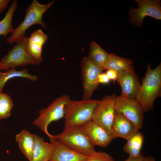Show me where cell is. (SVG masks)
<instances>
[{
	"label": "cell",
	"instance_id": "obj_1",
	"mask_svg": "<svg viewBox=\"0 0 161 161\" xmlns=\"http://www.w3.org/2000/svg\"><path fill=\"white\" fill-rule=\"evenodd\" d=\"M161 95V64L152 69L149 63L136 99L144 112L153 109L154 101Z\"/></svg>",
	"mask_w": 161,
	"mask_h": 161
},
{
	"label": "cell",
	"instance_id": "obj_2",
	"mask_svg": "<svg viewBox=\"0 0 161 161\" xmlns=\"http://www.w3.org/2000/svg\"><path fill=\"white\" fill-rule=\"evenodd\" d=\"M99 100L91 99L78 101L70 99L65 108L64 129L82 126L92 120L94 110Z\"/></svg>",
	"mask_w": 161,
	"mask_h": 161
},
{
	"label": "cell",
	"instance_id": "obj_3",
	"mask_svg": "<svg viewBox=\"0 0 161 161\" xmlns=\"http://www.w3.org/2000/svg\"><path fill=\"white\" fill-rule=\"evenodd\" d=\"M54 3L53 0L48 4H39L36 0H33L26 10L24 20L18 27L14 28L11 35L7 38V42L11 44L23 39L25 37L27 29L34 24H39L45 29L46 24L42 21L43 14Z\"/></svg>",
	"mask_w": 161,
	"mask_h": 161
},
{
	"label": "cell",
	"instance_id": "obj_4",
	"mask_svg": "<svg viewBox=\"0 0 161 161\" xmlns=\"http://www.w3.org/2000/svg\"><path fill=\"white\" fill-rule=\"evenodd\" d=\"M53 136L61 143L79 153L90 156L96 151L82 126L64 129L61 133Z\"/></svg>",
	"mask_w": 161,
	"mask_h": 161
},
{
	"label": "cell",
	"instance_id": "obj_5",
	"mask_svg": "<svg viewBox=\"0 0 161 161\" xmlns=\"http://www.w3.org/2000/svg\"><path fill=\"white\" fill-rule=\"evenodd\" d=\"M27 37L16 43L7 54L2 58L0 61V70L13 68L18 66H24L29 64L38 65L42 61L32 56L27 47Z\"/></svg>",
	"mask_w": 161,
	"mask_h": 161
},
{
	"label": "cell",
	"instance_id": "obj_6",
	"mask_svg": "<svg viewBox=\"0 0 161 161\" xmlns=\"http://www.w3.org/2000/svg\"><path fill=\"white\" fill-rule=\"evenodd\" d=\"M70 99L67 95H63L55 99L47 107L39 112V115L33 124L42 131L48 137L51 134L48 127L51 122L64 118L66 106Z\"/></svg>",
	"mask_w": 161,
	"mask_h": 161
},
{
	"label": "cell",
	"instance_id": "obj_7",
	"mask_svg": "<svg viewBox=\"0 0 161 161\" xmlns=\"http://www.w3.org/2000/svg\"><path fill=\"white\" fill-rule=\"evenodd\" d=\"M117 96L115 94L107 95L99 100L94 110L92 119L112 137L111 128L116 112L115 105Z\"/></svg>",
	"mask_w": 161,
	"mask_h": 161
},
{
	"label": "cell",
	"instance_id": "obj_8",
	"mask_svg": "<svg viewBox=\"0 0 161 161\" xmlns=\"http://www.w3.org/2000/svg\"><path fill=\"white\" fill-rule=\"evenodd\" d=\"M81 63L83 99H90L94 91L98 88V76L103 70L92 62L88 57H84Z\"/></svg>",
	"mask_w": 161,
	"mask_h": 161
},
{
	"label": "cell",
	"instance_id": "obj_9",
	"mask_svg": "<svg viewBox=\"0 0 161 161\" xmlns=\"http://www.w3.org/2000/svg\"><path fill=\"white\" fill-rule=\"evenodd\" d=\"M137 8H131L129 12L130 21L133 25L141 27L144 18L148 16L156 20H161V2L159 0H136Z\"/></svg>",
	"mask_w": 161,
	"mask_h": 161
},
{
	"label": "cell",
	"instance_id": "obj_10",
	"mask_svg": "<svg viewBox=\"0 0 161 161\" xmlns=\"http://www.w3.org/2000/svg\"><path fill=\"white\" fill-rule=\"evenodd\" d=\"M115 108L116 112H120L132 122L138 129L142 128L144 120L143 111L136 99L117 96Z\"/></svg>",
	"mask_w": 161,
	"mask_h": 161
},
{
	"label": "cell",
	"instance_id": "obj_11",
	"mask_svg": "<svg viewBox=\"0 0 161 161\" xmlns=\"http://www.w3.org/2000/svg\"><path fill=\"white\" fill-rule=\"evenodd\" d=\"M117 74L116 80L121 88L120 95L136 99L141 84L134 69L122 71Z\"/></svg>",
	"mask_w": 161,
	"mask_h": 161
},
{
	"label": "cell",
	"instance_id": "obj_12",
	"mask_svg": "<svg viewBox=\"0 0 161 161\" xmlns=\"http://www.w3.org/2000/svg\"><path fill=\"white\" fill-rule=\"evenodd\" d=\"M52 145L53 152L49 161H85L90 156L79 153L61 143L53 135L48 137Z\"/></svg>",
	"mask_w": 161,
	"mask_h": 161
},
{
	"label": "cell",
	"instance_id": "obj_13",
	"mask_svg": "<svg viewBox=\"0 0 161 161\" xmlns=\"http://www.w3.org/2000/svg\"><path fill=\"white\" fill-rule=\"evenodd\" d=\"M111 130L113 139L120 137L127 140L139 131L132 122L122 113L116 111Z\"/></svg>",
	"mask_w": 161,
	"mask_h": 161
},
{
	"label": "cell",
	"instance_id": "obj_14",
	"mask_svg": "<svg viewBox=\"0 0 161 161\" xmlns=\"http://www.w3.org/2000/svg\"><path fill=\"white\" fill-rule=\"evenodd\" d=\"M82 127L95 146L105 148L109 145L113 139L104 129L92 120L88 122Z\"/></svg>",
	"mask_w": 161,
	"mask_h": 161
},
{
	"label": "cell",
	"instance_id": "obj_15",
	"mask_svg": "<svg viewBox=\"0 0 161 161\" xmlns=\"http://www.w3.org/2000/svg\"><path fill=\"white\" fill-rule=\"evenodd\" d=\"M47 35L41 29L36 30L28 38L27 47L30 54L35 58L42 61V47L47 40Z\"/></svg>",
	"mask_w": 161,
	"mask_h": 161
},
{
	"label": "cell",
	"instance_id": "obj_16",
	"mask_svg": "<svg viewBox=\"0 0 161 161\" xmlns=\"http://www.w3.org/2000/svg\"><path fill=\"white\" fill-rule=\"evenodd\" d=\"M53 152V146L50 142L35 134V145L31 161H49Z\"/></svg>",
	"mask_w": 161,
	"mask_h": 161
},
{
	"label": "cell",
	"instance_id": "obj_17",
	"mask_svg": "<svg viewBox=\"0 0 161 161\" xmlns=\"http://www.w3.org/2000/svg\"><path fill=\"white\" fill-rule=\"evenodd\" d=\"M35 134L25 129L16 136L20 149L29 161H31L35 145Z\"/></svg>",
	"mask_w": 161,
	"mask_h": 161
},
{
	"label": "cell",
	"instance_id": "obj_18",
	"mask_svg": "<svg viewBox=\"0 0 161 161\" xmlns=\"http://www.w3.org/2000/svg\"><path fill=\"white\" fill-rule=\"evenodd\" d=\"M106 64L104 69H112L117 73L120 72L134 69L133 62L129 58L119 56L113 53H110Z\"/></svg>",
	"mask_w": 161,
	"mask_h": 161
},
{
	"label": "cell",
	"instance_id": "obj_19",
	"mask_svg": "<svg viewBox=\"0 0 161 161\" xmlns=\"http://www.w3.org/2000/svg\"><path fill=\"white\" fill-rule=\"evenodd\" d=\"M109 56V54L96 42L93 41L91 43L87 57L92 62L103 70Z\"/></svg>",
	"mask_w": 161,
	"mask_h": 161
},
{
	"label": "cell",
	"instance_id": "obj_20",
	"mask_svg": "<svg viewBox=\"0 0 161 161\" xmlns=\"http://www.w3.org/2000/svg\"><path fill=\"white\" fill-rule=\"evenodd\" d=\"M144 139L143 134L137 132L127 140L123 147V151L128 153L129 156L134 158L138 157L141 154Z\"/></svg>",
	"mask_w": 161,
	"mask_h": 161
},
{
	"label": "cell",
	"instance_id": "obj_21",
	"mask_svg": "<svg viewBox=\"0 0 161 161\" xmlns=\"http://www.w3.org/2000/svg\"><path fill=\"white\" fill-rule=\"evenodd\" d=\"M16 77L26 78L33 82L37 79V76L30 74L27 69L17 71L15 68H12L8 69L5 73L0 70V93L2 92L6 83L9 80Z\"/></svg>",
	"mask_w": 161,
	"mask_h": 161
},
{
	"label": "cell",
	"instance_id": "obj_22",
	"mask_svg": "<svg viewBox=\"0 0 161 161\" xmlns=\"http://www.w3.org/2000/svg\"><path fill=\"white\" fill-rule=\"evenodd\" d=\"M17 8V1L13 0L4 18L0 21V36L4 37L13 31L12 21L13 14Z\"/></svg>",
	"mask_w": 161,
	"mask_h": 161
},
{
	"label": "cell",
	"instance_id": "obj_23",
	"mask_svg": "<svg viewBox=\"0 0 161 161\" xmlns=\"http://www.w3.org/2000/svg\"><path fill=\"white\" fill-rule=\"evenodd\" d=\"M13 106V100L9 95L0 93V120L6 119L10 116Z\"/></svg>",
	"mask_w": 161,
	"mask_h": 161
},
{
	"label": "cell",
	"instance_id": "obj_24",
	"mask_svg": "<svg viewBox=\"0 0 161 161\" xmlns=\"http://www.w3.org/2000/svg\"><path fill=\"white\" fill-rule=\"evenodd\" d=\"M85 161H114L110 155L105 152L96 151Z\"/></svg>",
	"mask_w": 161,
	"mask_h": 161
},
{
	"label": "cell",
	"instance_id": "obj_25",
	"mask_svg": "<svg viewBox=\"0 0 161 161\" xmlns=\"http://www.w3.org/2000/svg\"><path fill=\"white\" fill-rule=\"evenodd\" d=\"M98 80L99 83L107 84L110 81L105 73H100L98 76Z\"/></svg>",
	"mask_w": 161,
	"mask_h": 161
},
{
	"label": "cell",
	"instance_id": "obj_26",
	"mask_svg": "<svg viewBox=\"0 0 161 161\" xmlns=\"http://www.w3.org/2000/svg\"><path fill=\"white\" fill-rule=\"evenodd\" d=\"M109 79L115 82L117 78V74L115 71L112 69L107 70L105 72Z\"/></svg>",
	"mask_w": 161,
	"mask_h": 161
},
{
	"label": "cell",
	"instance_id": "obj_27",
	"mask_svg": "<svg viewBox=\"0 0 161 161\" xmlns=\"http://www.w3.org/2000/svg\"><path fill=\"white\" fill-rule=\"evenodd\" d=\"M10 1V0H0V13L6 8Z\"/></svg>",
	"mask_w": 161,
	"mask_h": 161
},
{
	"label": "cell",
	"instance_id": "obj_28",
	"mask_svg": "<svg viewBox=\"0 0 161 161\" xmlns=\"http://www.w3.org/2000/svg\"><path fill=\"white\" fill-rule=\"evenodd\" d=\"M144 157L143 154L141 153L140 155L137 157L134 158L129 156L124 161H143Z\"/></svg>",
	"mask_w": 161,
	"mask_h": 161
},
{
	"label": "cell",
	"instance_id": "obj_29",
	"mask_svg": "<svg viewBox=\"0 0 161 161\" xmlns=\"http://www.w3.org/2000/svg\"><path fill=\"white\" fill-rule=\"evenodd\" d=\"M143 161H156L153 157L149 156L144 157Z\"/></svg>",
	"mask_w": 161,
	"mask_h": 161
}]
</instances>
